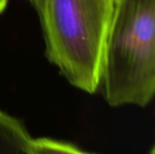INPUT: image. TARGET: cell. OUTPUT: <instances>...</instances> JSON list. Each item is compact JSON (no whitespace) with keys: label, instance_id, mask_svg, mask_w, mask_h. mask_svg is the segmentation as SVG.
Listing matches in <instances>:
<instances>
[{"label":"cell","instance_id":"6da1fadb","mask_svg":"<svg viewBox=\"0 0 155 154\" xmlns=\"http://www.w3.org/2000/svg\"><path fill=\"white\" fill-rule=\"evenodd\" d=\"M26 1L39 18L48 61L73 87L95 93L116 0Z\"/></svg>","mask_w":155,"mask_h":154},{"label":"cell","instance_id":"7a4b0ae2","mask_svg":"<svg viewBox=\"0 0 155 154\" xmlns=\"http://www.w3.org/2000/svg\"><path fill=\"white\" fill-rule=\"evenodd\" d=\"M111 107H146L155 93V0H116L100 85Z\"/></svg>","mask_w":155,"mask_h":154},{"label":"cell","instance_id":"3957f363","mask_svg":"<svg viewBox=\"0 0 155 154\" xmlns=\"http://www.w3.org/2000/svg\"><path fill=\"white\" fill-rule=\"evenodd\" d=\"M30 137L19 119L0 110V154H29L26 143Z\"/></svg>","mask_w":155,"mask_h":154},{"label":"cell","instance_id":"277c9868","mask_svg":"<svg viewBox=\"0 0 155 154\" xmlns=\"http://www.w3.org/2000/svg\"><path fill=\"white\" fill-rule=\"evenodd\" d=\"M26 148L29 154H92L70 143L49 138L30 137L26 143Z\"/></svg>","mask_w":155,"mask_h":154},{"label":"cell","instance_id":"5b68a950","mask_svg":"<svg viewBox=\"0 0 155 154\" xmlns=\"http://www.w3.org/2000/svg\"><path fill=\"white\" fill-rule=\"evenodd\" d=\"M8 0H0V14L5 9Z\"/></svg>","mask_w":155,"mask_h":154},{"label":"cell","instance_id":"8992f818","mask_svg":"<svg viewBox=\"0 0 155 154\" xmlns=\"http://www.w3.org/2000/svg\"><path fill=\"white\" fill-rule=\"evenodd\" d=\"M150 154H154V148H153L150 152Z\"/></svg>","mask_w":155,"mask_h":154}]
</instances>
